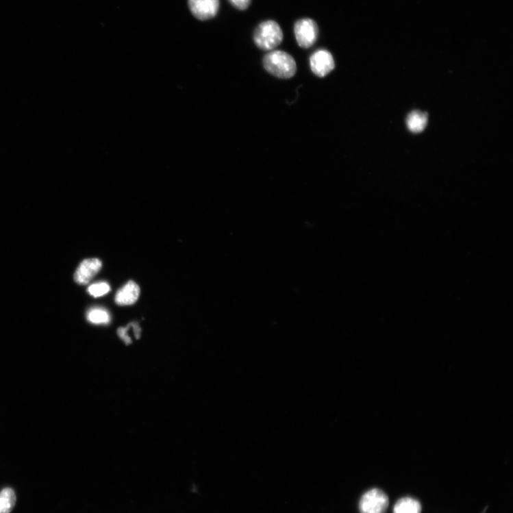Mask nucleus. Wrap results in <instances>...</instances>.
<instances>
[{"label":"nucleus","instance_id":"9b49d317","mask_svg":"<svg viewBox=\"0 0 513 513\" xmlns=\"http://www.w3.org/2000/svg\"><path fill=\"white\" fill-rule=\"evenodd\" d=\"M16 494L13 489L5 488L0 492V513H10L16 504Z\"/></svg>","mask_w":513,"mask_h":513},{"label":"nucleus","instance_id":"ddd939ff","mask_svg":"<svg viewBox=\"0 0 513 513\" xmlns=\"http://www.w3.org/2000/svg\"><path fill=\"white\" fill-rule=\"evenodd\" d=\"M110 290V286L107 282L95 283L88 288V292L95 297L107 295Z\"/></svg>","mask_w":513,"mask_h":513},{"label":"nucleus","instance_id":"4468645a","mask_svg":"<svg viewBox=\"0 0 513 513\" xmlns=\"http://www.w3.org/2000/svg\"><path fill=\"white\" fill-rule=\"evenodd\" d=\"M235 8L240 10H245L249 8L252 0H229Z\"/></svg>","mask_w":513,"mask_h":513},{"label":"nucleus","instance_id":"9d476101","mask_svg":"<svg viewBox=\"0 0 513 513\" xmlns=\"http://www.w3.org/2000/svg\"><path fill=\"white\" fill-rule=\"evenodd\" d=\"M407 126L414 133H418L425 129L427 123V115L419 112L411 113L406 120Z\"/></svg>","mask_w":513,"mask_h":513},{"label":"nucleus","instance_id":"f8f14e48","mask_svg":"<svg viewBox=\"0 0 513 513\" xmlns=\"http://www.w3.org/2000/svg\"><path fill=\"white\" fill-rule=\"evenodd\" d=\"M87 320L95 325H105L110 323L111 317L108 310L94 308L87 313Z\"/></svg>","mask_w":513,"mask_h":513},{"label":"nucleus","instance_id":"f03ea898","mask_svg":"<svg viewBox=\"0 0 513 513\" xmlns=\"http://www.w3.org/2000/svg\"><path fill=\"white\" fill-rule=\"evenodd\" d=\"M254 42L262 50L276 48L283 40V32L279 25L273 21L262 23L254 32Z\"/></svg>","mask_w":513,"mask_h":513},{"label":"nucleus","instance_id":"7ed1b4c3","mask_svg":"<svg viewBox=\"0 0 513 513\" xmlns=\"http://www.w3.org/2000/svg\"><path fill=\"white\" fill-rule=\"evenodd\" d=\"M388 504L387 495L379 489L374 488L363 495L359 508L361 513H385Z\"/></svg>","mask_w":513,"mask_h":513},{"label":"nucleus","instance_id":"0eeeda50","mask_svg":"<svg viewBox=\"0 0 513 513\" xmlns=\"http://www.w3.org/2000/svg\"><path fill=\"white\" fill-rule=\"evenodd\" d=\"M102 262L97 258L84 260L75 272V279L79 285H86L100 271Z\"/></svg>","mask_w":513,"mask_h":513},{"label":"nucleus","instance_id":"6e6552de","mask_svg":"<svg viewBox=\"0 0 513 513\" xmlns=\"http://www.w3.org/2000/svg\"><path fill=\"white\" fill-rule=\"evenodd\" d=\"M140 288L134 281H129L127 285L119 290L115 297V302L120 306L134 305L140 295Z\"/></svg>","mask_w":513,"mask_h":513},{"label":"nucleus","instance_id":"2eb2a0df","mask_svg":"<svg viewBox=\"0 0 513 513\" xmlns=\"http://www.w3.org/2000/svg\"><path fill=\"white\" fill-rule=\"evenodd\" d=\"M129 330V326L127 328H119L118 329V334L119 335V337L125 342L127 345H129L131 343L132 340L129 338V336L127 334V331Z\"/></svg>","mask_w":513,"mask_h":513},{"label":"nucleus","instance_id":"20e7f679","mask_svg":"<svg viewBox=\"0 0 513 513\" xmlns=\"http://www.w3.org/2000/svg\"><path fill=\"white\" fill-rule=\"evenodd\" d=\"M294 32L299 46L305 49L311 47L319 35L316 23L310 18L298 21L295 25Z\"/></svg>","mask_w":513,"mask_h":513},{"label":"nucleus","instance_id":"f257e3e1","mask_svg":"<svg viewBox=\"0 0 513 513\" xmlns=\"http://www.w3.org/2000/svg\"><path fill=\"white\" fill-rule=\"evenodd\" d=\"M263 65L269 73L281 79H290L297 72V64L288 53L283 51H273L265 55Z\"/></svg>","mask_w":513,"mask_h":513},{"label":"nucleus","instance_id":"39448f33","mask_svg":"<svg viewBox=\"0 0 513 513\" xmlns=\"http://www.w3.org/2000/svg\"><path fill=\"white\" fill-rule=\"evenodd\" d=\"M312 73L319 77H325L334 68L335 64L331 53L327 50H318L310 58Z\"/></svg>","mask_w":513,"mask_h":513},{"label":"nucleus","instance_id":"1a4fd4ad","mask_svg":"<svg viewBox=\"0 0 513 513\" xmlns=\"http://www.w3.org/2000/svg\"><path fill=\"white\" fill-rule=\"evenodd\" d=\"M421 505L416 499L403 498L395 505L394 513H421Z\"/></svg>","mask_w":513,"mask_h":513},{"label":"nucleus","instance_id":"423d86ee","mask_svg":"<svg viewBox=\"0 0 513 513\" xmlns=\"http://www.w3.org/2000/svg\"><path fill=\"white\" fill-rule=\"evenodd\" d=\"M192 14L200 21H208L214 17L219 9V0H188Z\"/></svg>","mask_w":513,"mask_h":513}]
</instances>
